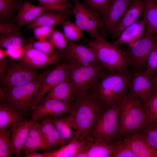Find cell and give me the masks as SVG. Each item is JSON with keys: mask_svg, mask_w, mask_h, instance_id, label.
I'll return each instance as SVG.
<instances>
[{"mask_svg": "<svg viewBox=\"0 0 157 157\" xmlns=\"http://www.w3.org/2000/svg\"><path fill=\"white\" fill-rule=\"evenodd\" d=\"M105 110L90 92L76 97L68 115L72 128L74 130L71 139L82 140L90 136L95 123Z\"/></svg>", "mask_w": 157, "mask_h": 157, "instance_id": "1", "label": "cell"}, {"mask_svg": "<svg viewBox=\"0 0 157 157\" xmlns=\"http://www.w3.org/2000/svg\"><path fill=\"white\" fill-rule=\"evenodd\" d=\"M132 76L133 73L127 69L110 72L103 76L89 92L106 110L121 102L128 91Z\"/></svg>", "mask_w": 157, "mask_h": 157, "instance_id": "2", "label": "cell"}, {"mask_svg": "<svg viewBox=\"0 0 157 157\" xmlns=\"http://www.w3.org/2000/svg\"><path fill=\"white\" fill-rule=\"evenodd\" d=\"M147 123L146 113L141 101L128 91L120 103L118 126L114 140L124 139L139 131Z\"/></svg>", "mask_w": 157, "mask_h": 157, "instance_id": "3", "label": "cell"}, {"mask_svg": "<svg viewBox=\"0 0 157 157\" xmlns=\"http://www.w3.org/2000/svg\"><path fill=\"white\" fill-rule=\"evenodd\" d=\"M47 69L37 79L20 86L5 89L6 94L2 102L24 116L32 110L33 103L44 77L50 71Z\"/></svg>", "mask_w": 157, "mask_h": 157, "instance_id": "4", "label": "cell"}, {"mask_svg": "<svg viewBox=\"0 0 157 157\" xmlns=\"http://www.w3.org/2000/svg\"><path fill=\"white\" fill-rule=\"evenodd\" d=\"M88 46L94 51L99 62L110 72L126 70L130 65L126 51L109 42L104 36L90 40Z\"/></svg>", "mask_w": 157, "mask_h": 157, "instance_id": "5", "label": "cell"}, {"mask_svg": "<svg viewBox=\"0 0 157 157\" xmlns=\"http://www.w3.org/2000/svg\"><path fill=\"white\" fill-rule=\"evenodd\" d=\"M110 72L100 62L85 67L73 65L70 78L75 87L76 97L88 94L101 78Z\"/></svg>", "mask_w": 157, "mask_h": 157, "instance_id": "6", "label": "cell"}, {"mask_svg": "<svg viewBox=\"0 0 157 157\" xmlns=\"http://www.w3.org/2000/svg\"><path fill=\"white\" fill-rule=\"evenodd\" d=\"M120 103L105 110L98 118L90 135L94 142H110L114 139L119 125Z\"/></svg>", "mask_w": 157, "mask_h": 157, "instance_id": "7", "label": "cell"}, {"mask_svg": "<svg viewBox=\"0 0 157 157\" xmlns=\"http://www.w3.org/2000/svg\"><path fill=\"white\" fill-rule=\"evenodd\" d=\"M73 1L74 6L72 10L75 17V23L93 39L100 37L99 29L102 27L103 23L100 14L78 0Z\"/></svg>", "mask_w": 157, "mask_h": 157, "instance_id": "8", "label": "cell"}, {"mask_svg": "<svg viewBox=\"0 0 157 157\" xmlns=\"http://www.w3.org/2000/svg\"><path fill=\"white\" fill-rule=\"evenodd\" d=\"M154 45L152 34L147 30L140 38L128 44L125 51L135 71L145 69Z\"/></svg>", "mask_w": 157, "mask_h": 157, "instance_id": "9", "label": "cell"}, {"mask_svg": "<svg viewBox=\"0 0 157 157\" xmlns=\"http://www.w3.org/2000/svg\"><path fill=\"white\" fill-rule=\"evenodd\" d=\"M41 74L36 69L30 67L20 61L12 60L7 73L0 79V84L5 89L20 86L37 79Z\"/></svg>", "mask_w": 157, "mask_h": 157, "instance_id": "10", "label": "cell"}, {"mask_svg": "<svg viewBox=\"0 0 157 157\" xmlns=\"http://www.w3.org/2000/svg\"><path fill=\"white\" fill-rule=\"evenodd\" d=\"M62 57L66 62L75 66H87L100 62L90 47L69 40L67 47L62 53Z\"/></svg>", "mask_w": 157, "mask_h": 157, "instance_id": "11", "label": "cell"}, {"mask_svg": "<svg viewBox=\"0 0 157 157\" xmlns=\"http://www.w3.org/2000/svg\"><path fill=\"white\" fill-rule=\"evenodd\" d=\"M72 67L71 64L66 62L57 65L52 70H50L42 82L32 107L36 105L53 87L70 78Z\"/></svg>", "mask_w": 157, "mask_h": 157, "instance_id": "12", "label": "cell"}, {"mask_svg": "<svg viewBox=\"0 0 157 157\" xmlns=\"http://www.w3.org/2000/svg\"><path fill=\"white\" fill-rule=\"evenodd\" d=\"M74 102H67L57 99H50L33 106L32 108L31 119L40 121L44 117H57L71 113Z\"/></svg>", "mask_w": 157, "mask_h": 157, "instance_id": "13", "label": "cell"}, {"mask_svg": "<svg viewBox=\"0 0 157 157\" xmlns=\"http://www.w3.org/2000/svg\"><path fill=\"white\" fill-rule=\"evenodd\" d=\"M153 76L145 69L135 71L129 87L128 91L136 96L144 104L153 93Z\"/></svg>", "mask_w": 157, "mask_h": 157, "instance_id": "14", "label": "cell"}, {"mask_svg": "<svg viewBox=\"0 0 157 157\" xmlns=\"http://www.w3.org/2000/svg\"><path fill=\"white\" fill-rule=\"evenodd\" d=\"M62 54L59 51L52 55L46 54L34 48L29 43L24 47L23 55L20 60L25 65L36 69L57 63Z\"/></svg>", "mask_w": 157, "mask_h": 157, "instance_id": "15", "label": "cell"}, {"mask_svg": "<svg viewBox=\"0 0 157 157\" xmlns=\"http://www.w3.org/2000/svg\"><path fill=\"white\" fill-rule=\"evenodd\" d=\"M133 0H111L103 15L101 28L103 35L110 33Z\"/></svg>", "mask_w": 157, "mask_h": 157, "instance_id": "16", "label": "cell"}, {"mask_svg": "<svg viewBox=\"0 0 157 157\" xmlns=\"http://www.w3.org/2000/svg\"><path fill=\"white\" fill-rule=\"evenodd\" d=\"M145 6L144 0H133L110 33L112 37L118 38L125 28L137 21L143 11Z\"/></svg>", "mask_w": 157, "mask_h": 157, "instance_id": "17", "label": "cell"}, {"mask_svg": "<svg viewBox=\"0 0 157 157\" xmlns=\"http://www.w3.org/2000/svg\"><path fill=\"white\" fill-rule=\"evenodd\" d=\"M35 122L31 119L19 122L15 125L12 131L10 138L12 154L20 157L24 145L28 136L29 130Z\"/></svg>", "mask_w": 157, "mask_h": 157, "instance_id": "18", "label": "cell"}, {"mask_svg": "<svg viewBox=\"0 0 157 157\" xmlns=\"http://www.w3.org/2000/svg\"><path fill=\"white\" fill-rule=\"evenodd\" d=\"M74 97H76L75 87L73 82L69 78L53 87L36 105L52 99L71 102H73L72 99Z\"/></svg>", "mask_w": 157, "mask_h": 157, "instance_id": "19", "label": "cell"}, {"mask_svg": "<svg viewBox=\"0 0 157 157\" xmlns=\"http://www.w3.org/2000/svg\"><path fill=\"white\" fill-rule=\"evenodd\" d=\"M49 10L41 6H35L28 1L22 2L19 6L15 18L17 28L20 29L34 20L39 15Z\"/></svg>", "mask_w": 157, "mask_h": 157, "instance_id": "20", "label": "cell"}, {"mask_svg": "<svg viewBox=\"0 0 157 157\" xmlns=\"http://www.w3.org/2000/svg\"><path fill=\"white\" fill-rule=\"evenodd\" d=\"M127 138L137 157H157V150L152 147L144 137L138 132H135Z\"/></svg>", "mask_w": 157, "mask_h": 157, "instance_id": "21", "label": "cell"}, {"mask_svg": "<svg viewBox=\"0 0 157 157\" xmlns=\"http://www.w3.org/2000/svg\"><path fill=\"white\" fill-rule=\"evenodd\" d=\"M146 26L145 22L142 19L137 20L125 28L113 44L120 47L122 44H129L134 42L143 35Z\"/></svg>", "mask_w": 157, "mask_h": 157, "instance_id": "22", "label": "cell"}, {"mask_svg": "<svg viewBox=\"0 0 157 157\" xmlns=\"http://www.w3.org/2000/svg\"><path fill=\"white\" fill-rule=\"evenodd\" d=\"M114 150V145L112 141L94 142L90 136L83 151L85 157H111Z\"/></svg>", "mask_w": 157, "mask_h": 157, "instance_id": "23", "label": "cell"}, {"mask_svg": "<svg viewBox=\"0 0 157 157\" xmlns=\"http://www.w3.org/2000/svg\"><path fill=\"white\" fill-rule=\"evenodd\" d=\"M17 26L0 35V47L6 49H13L23 47L29 40L24 38Z\"/></svg>", "mask_w": 157, "mask_h": 157, "instance_id": "24", "label": "cell"}, {"mask_svg": "<svg viewBox=\"0 0 157 157\" xmlns=\"http://www.w3.org/2000/svg\"><path fill=\"white\" fill-rule=\"evenodd\" d=\"M67 17L56 11L48 10L39 15L27 25L25 29H33L40 26L53 27L67 20Z\"/></svg>", "mask_w": 157, "mask_h": 157, "instance_id": "25", "label": "cell"}, {"mask_svg": "<svg viewBox=\"0 0 157 157\" xmlns=\"http://www.w3.org/2000/svg\"><path fill=\"white\" fill-rule=\"evenodd\" d=\"M25 120L24 116L7 105L0 102V131L5 130Z\"/></svg>", "mask_w": 157, "mask_h": 157, "instance_id": "26", "label": "cell"}, {"mask_svg": "<svg viewBox=\"0 0 157 157\" xmlns=\"http://www.w3.org/2000/svg\"><path fill=\"white\" fill-rule=\"evenodd\" d=\"M89 138L82 140L71 139L66 144L56 150L45 153L46 157H76L77 154L84 148Z\"/></svg>", "mask_w": 157, "mask_h": 157, "instance_id": "27", "label": "cell"}, {"mask_svg": "<svg viewBox=\"0 0 157 157\" xmlns=\"http://www.w3.org/2000/svg\"><path fill=\"white\" fill-rule=\"evenodd\" d=\"M145 6L142 13L147 30L151 33H157V5L153 0H144Z\"/></svg>", "mask_w": 157, "mask_h": 157, "instance_id": "28", "label": "cell"}, {"mask_svg": "<svg viewBox=\"0 0 157 157\" xmlns=\"http://www.w3.org/2000/svg\"><path fill=\"white\" fill-rule=\"evenodd\" d=\"M39 4L49 10L56 11L68 17L73 14V6L69 3V0H37Z\"/></svg>", "mask_w": 157, "mask_h": 157, "instance_id": "29", "label": "cell"}, {"mask_svg": "<svg viewBox=\"0 0 157 157\" xmlns=\"http://www.w3.org/2000/svg\"><path fill=\"white\" fill-rule=\"evenodd\" d=\"M22 2L18 0H0V23H13L12 16Z\"/></svg>", "mask_w": 157, "mask_h": 157, "instance_id": "30", "label": "cell"}, {"mask_svg": "<svg viewBox=\"0 0 157 157\" xmlns=\"http://www.w3.org/2000/svg\"><path fill=\"white\" fill-rule=\"evenodd\" d=\"M51 117L55 127L61 138L67 141L70 140L72 138V127L68 116L60 117Z\"/></svg>", "mask_w": 157, "mask_h": 157, "instance_id": "31", "label": "cell"}, {"mask_svg": "<svg viewBox=\"0 0 157 157\" xmlns=\"http://www.w3.org/2000/svg\"><path fill=\"white\" fill-rule=\"evenodd\" d=\"M114 150L111 157H137L132 150L127 138L112 141Z\"/></svg>", "mask_w": 157, "mask_h": 157, "instance_id": "32", "label": "cell"}, {"mask_svg": "<svg viewBox=\"0 0 157 157\" xmlns=\"http://www.w3.org/2000/svg\"><path fill=\"white\" fill-rule=\"evenodd\" d=\"M143 106L146 113L147 123L157 124V92H154Z\"/></svg>", "mask_w": 157, "mask_h": 157, "instance_id": "33", "label": "cell"}, {"mask_svg": "<svg viewBox=\"0 0 157 157\" xmlns=\"http://www.w3.org/2000/svg\"><path fill=\"white\" fill-rule=\"evenodd\" d=\"M0 131V157L13 156L11 151L10 138L12 131L14 127Z\"/></svg>", "mask_w": 157, "mask_h": 157, "instance_id": "34", "label": "cell"}, {"mask_svg": "<svg viewBox=\"0 0 157 157\" xmlns=\"http://www.w3.org/2000/svg\"><path fill=\"white\" fill-rule=\"evenodd\" d=\"M61 24L64 34L69 40H78L82 38L83 31L75 23L66 20Z\"/></svg>", "mask_w": 157, "mask_h": 157, "instance_id": "35", "label": "cell"}, {"mask_svg": "<svg viewBox=\"0 0 157 157\" xmlns=\"http://www.w3.org/2000/svg\"><path fill=\"white\" fill-rule=\"evenodd\" d=\"M152 34L154 45L148 58L145 70L154 77L157 72V33Z\"/></svg>", "mask_w": 157, "mask_h": 157, "instance_id": "36", "label": "cell"}, {"mask_svg": "<svg viewBox=\"0 0 157 157\" xmlns=\"http://www.w3.org/2000/svg\"><path fill=\"white\" fill-rule=\"evenodd\" d=\"M138 132L144 137L152 147L157 150V124L147 123Z\"/></svg>", "mask_w": 157, "mask_h": 157, "instance_id": "37", "label": "cell"}, {"mask_svg": "<svg viewBox=\"0 0 157 157\" xmlns=\"http://www.w3.org/2000/svg\"><path fill=\"white\" fill-rule=\"evenodd\" d=\"M44 144L49 150L58 146H62L69 142L62 139L55 128L49 134L43 137Z\"/></svg>", "mask_w": 157, "mask_h": 157, "instance_id": "38", "label": "cell"}, {"mask_svg": "<svg viewBox=\"0 0 157 157\" xmlns=\"http://www.w3.org/2000/svg\"><path fill=\"white\" fill-rule=\"evenodd\" d=\"M49 40L58 51L65 50L67 47L68 41L64 34L54 28L48 37Z\"/></svg>", "mask_w": 157, "mask_h": 157, "instance_id": "39", "label": "cell"}, {"mask_svg": "<svg viewBox=\"0 0 157 157\" xmlns=\"http://www.w3.org/2000/svg\"><path fill=\"white\" fill-rule=\"evenodd\" d=\"M32 47L46 54L52 55L58 51H56L55 47L49 40L47 39L29 43Z\"/></svg>", "mask_w": 157, "mask_h": 157, "instance_id": "40", "label": "cell"}, {"mask_svg": "<svg viewBox=\"0 0 157 157\" xmlns=\"http://www.w3.org/2000/svg\"><path fill=\"white\" fill-rule=\"evenodd\" d=\"M37 149L49 150L48 148L44 143L28 136L22 149L23 154L24 155L29 151Z\"/></svg>", "mask_w": 157, "mask_h": 157, "instance_id": "41", "label": "cell"}, {"mask_svg": "<svg viewBox=\"0 0 157 157\" xmlns=\"http://www.w3.org/2000/svg\"><path fill=\"white\" fill-rule=\"evenodd\" d=\"M84 3L102 15L106 10L109 0H83Z\"/></svg>", "mask_w": 157, "mask_h": 157, "instance_id": "42", "label": "cell"}, {"mask_svg": "<svg viewBox=\"0 0 157 157\" xmlns=\"http://www.w3.org/2000/svg\"><path fill=\"white\" fill-rule=\"evenodd\" d=\"M40 121L39 129L43 137L49 134L55 128L51 116H44Z\"/></svg>", "mask_w": 157, "mask_h": 157, "instance_id": "43", "label": "cell"}, {"mask_svg": "<svg viewBox=\"0 0 157 157\" xmlns=\"http://www.w3.org/2000/svg\"><path fill=\"white\" fill-rule=\"evenodd\" d=\"M33 34L38 41L47 39L54 29L53 27L40 26L34 28Z\"/></svg>", "mask_w": 157, "mask_h": 157, "instance_id": "44", "label": "cell"}, {"mask_svg": "<svg viewBox=\"0 0 157 157\" xmlns=\"http://www.w3.org/2000/svg\"><path fill=\"white\" fill-rule=\"evenodd\" d=\"M39 122L40 121L35 122L29 130L28 136L44 144L43 136L39 129Z\"/></svg>", "mask_w": 157, "mask_h": 157, "instance_id": "45", "label": "cell"}, {"mask_svg": "<svg viewBox=\"0 0 157 157\" xmlns=\"http://www.w3.org/2000/svg\"><path fill=\"white\" fill-rule=\"evenodd\" d=\"M24 47L19 48L13 49H6V56L13 59H20L23 53Z\"/></svg>", "mask_w": 157, "mask_h": 157, "instance_id": "46", "label": "cell"}, {"mask_svg": "<svg viewBox=\"0 0 157 157\" xmlns=\"http://www.w3.org/2000/svg\"><path fill=\"white\" fill-rule=\"evenodd\" d=\"M10 64L8 60L4 58L0 59V78L3 77L7 73Z\"/></svg>", "mask_w": 157, "mask_h": 157, "instance_id": "47", "label": "cell"}, {"mask_svg": "<svg viewBox=\"0 0 157 157\" xmlns=\"http://www.w3.org/2000/svg\"><path fill=\"white\" fill-rule=\"evenodd\" d=\"M16 26L12 23H1L0 24V33L3 34L11 30Z\"/></svg>", "mask_w": 157, "mask_h": 157, "instance_id": "48", "label": "cell"}, {"mask_svg": "<svg viewBox=\"0 0 157 157\" xmlns=\"http://www.w3.org/2000/svg\"><path fill=\"white\" fill-rule=\"evenodd\" d=\"M24 157H45V153H40L37 152L35 150L31 151L24 155Z\"/></svg>", "mask_w": 157, "mask_h": 157, "instance_id": "49", "label": "cell"}, {"mask_svg": "<svg viewBox=\"0 0 157 157\" xmlns=\"http://www.w3.org/2000/svg\"><path fill=\"white\" fill-rule=\"evenodd\" d=\"M6 94V91L5 88H0V102H2L4 100Z\"/></svg>", "mask_w": 157, "mask_h": 157, "instance_id": "50", "label": "cell"}, {"mask_svg": "<svg viewBox=\"0 0 157 157\" xmlns=\"http://www.w3.org/2000/svg\"><path fill=\"white\" fill-rule=\"evenodd\" d=\"M153 92H157V74L153 77Z\"/></svg>", "mask_w": 157, "mask_h": 157, "instance_id": "51", "label": "cell"}, {"mask_svg": "<svg viewBox=\"0 0 157 157\" xmlns=\"http://www.w3.org/2000/svg\"><path fill=\"white\" fill-rule=\"evenodd\" d=\"M6 57L5 50L3 48H0V59L5 58Z\"/></svg>", "mask_w": 157, "mask_h": 157, "instance_id": "52", "label": "cell"}, {"mask_svg": "<svg viewBox=\"0 0 157 157\" xmlns=\"http://www.w3.org/2000/svg\"><path fill=\"white\" fill-rule=\"evenodd\" d=\"M155 3V4L157 5V0H153Z\"/></svg>", "mask_w": 157, "mask_h": 157, "instance_id": "53", "label": "cell"}, {"mask_svg": "<svg viewBox=\"0 0 157 157\" xmlns=\"http://www.w3.org/2000/svg\"><path fill=\"white\" fill-rule=\"evenodd\" d=\"M156 74H157V73H156Z\"/></svg>", "mask_w": 157, "mask_h": 157, "instance_id": "54", "label": "cell"}]
</instances>
